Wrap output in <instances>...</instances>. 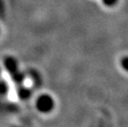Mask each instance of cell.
I'll use <instances>...</instances> for the list:
<instances>
[{"instance_id":"1","label":"cell","mask_w":128,"mask_h":127,"mask_svg":"<svg viewBox=\"0 0 128 127\" xmlns=\"http://www.w3.org/2000/svg\"><path fill=\"white\" fill-rule=\"evenodd\" d=\"M55 106V100L49 94H42L36 100V108L40 113L48 114L54 110Z\"/></svg>"},{"instance_id":"2","label":"cell","mask_w":128,"mask_h":127,"mask_svg":"<svg viewBox=\"0 0 128 127\" xmlns=\"http://www.w3.org/2000/svg\"><path fill=\"white\" fill-rule=\"evenodd\" d=\"M4 65L5 69L7 70L9 74H12L19 70L18 61L12 56H8V57H7L4 59Z\"/></svg>"},{"instance_id":"3","label":"cell","mask_w":128,"mask_h":127,"mask_svg":"<svg viewBox=\"0 0 128 127\" xmlns=\"http://www.w3.org/2000/svg\"><path fill=\"white\" fill-rule=\"evenodd\" d=\"M18 96V98L21 100H23V101H26V100H28L32 95V90L28 87H25V86L22 85H19L18 89L17 91Z\"/></svg>"},{"instance_id":"4","label":"cell","mask_w":128,"mask_h":127,"mask_svg":"<svg viewBox=\"0 0 128 127\" xmlns=\"http://www.w3.org/2000/svg\"><path fill=\"white\" fill-rule=\"evenodd\" d=\"M10 76H11V78H12L13 82H14L15 83H17L18 85L22 84L23 81L25 80V74H24L20 69L18 70L17 72L10 74Z\"/></svg>"},{"instance_id":"5","label":"cell","mask_w":128,"mask_h":127,"mask_svg":"<svg viewBox=\"0 0 128 127\" xmlns=\"http://www.w3.org/2000/svg\"><path fill=\"white\" fill-rule=\"evenodd\" d=\"M8 84L5 80H0V95H6L8 92Z\"/></svg>"},{"instance_id":"6","label":"cell","mask_w":128,"mask_h":127,"mask_svg":"<svg viewBox=\"0 0 128 127\" xmlns=\"http://www.w3.org/2000/svg\"><path fill=\"white\" fill-rule=\"evenodd\" d=\"M121 65L122 69L124 70H126V72H128V56H126V57L122 59Z\"/></svg>"},{"instance_id":"7","label":"cell","mask_w":128,"mask_h":127,"mask_svg":"<svg viewBox=\"0 0 128 127\" xmlns=\"http://www.w3.org/2000/svg\"><path fill=\"white\" fill-rule=\"evenodd\" d=\"M102 3L106 5L108 7H112V6H114L116 2H118V0H102Z\"/></svg>"}]
</instances>
